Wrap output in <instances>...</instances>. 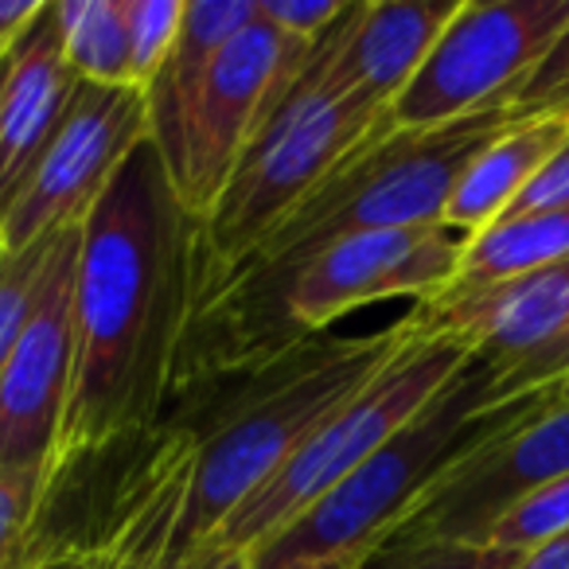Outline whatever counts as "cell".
<instances>
[{
  "instance_id": "6da1fadb",
  "label": "cell",
  "mask_w": 569,
  "mask_h": 569,
  "mask_svg": "<svg viewBox=\"0 0 569 569\" xmlns=\"http://www.w3.org/2000/svg\"><path fill=\"white\" fill-rule=\"evenodd\" d=\"M199 312V219L144 137L82 219L74 375L51 472L157 421Z\"/></svg>"
},
{
  "instance_id": "7a4b0ae2",
  "label": "cell",
  "mask_w": 569,
  "mask_h": 569,
  "mask_svg": "<svg viewBox=\"0 0 569 569\" xmlns=\"http://www.w3.org/2000/svg\"><path fill=\"white\" fill-rule=\"evenodd\" d=\"M550 398H558V382L507 402L496 367L468 356L410 426L398 429L281 535L253 546L246 553L250 569H359L468 452Z\"/></svg>"
},
{
  "instance_id": "3957f363",
  "label": "cell",
  "mask_w": 569,
  "mask_h": 569,
  "mask_svg": "<svg viewBox=\"0 0 569 569\" xmlns=\"http://www.w3.org/2000/svg\"><path fill=\"white\" fill-rule=\"evenodd\" d=\"M406 340L410 320L402 317L363 340L317 332L266 363H253V379L234 398L214 406L211 426L188 429L196 441V468L168 558L183 561L199 542H207L348 398H356L390 363Z\"/></svg>"
},
{
  "instance_id": "277c9868",
  "label": "cell",
  "mask_w": 569,
  "mask_h": 569,
  "mask_svg": "<svg viewBox=\"0 0 569 569\" xmlns=\"http://www.w3.org/2000/svg\"><path fill=\"white\" fill-rule=\"evenodd\" d=\"M507 126V110H483L433 129H398L390 118V126L359 144L289 219L277 222L227 281L214 284L199 312L230 289L277 281L336 238L441 222L465 168Z\"/></svg>"
},
{
  "instance_id": "5b68a950",
  "label": "cell",
  "mask_w": 569,
  "mask_h": 569,
  "mask_svg": "<svg viewBox=\"0 0 569 569\" xmlns=\"http://www.w3.org/2000/svg\"><path fill=\"white\" fill-rule=\"evenodd\" d=\"M382 126H390V106L320 87L305 74L301 59L199 222V305Z\"/></svg>"
},
{
  "instance_id": "8992f818",
  "label": "cell",
  "mask_w": 569,
  "mask_h": 569,
  "mask_svg": "<svg viewBox=\"0 0 569 569\" xmlns=\"http://www.w3.org/2000/svg\"><path fill=\"white\" fill-rule=\"evenodd\" d=\"M468 356L472 351H465L457 340L426 336L410 325V340L390 356V363L356 398H348L211 538L250 553L266 538L281 535L343 476L379 452L398 429L410 426Z\"/></svg>"
},
{
  "instance_id": "52a82bcc",
  "label": "cell",
  "mask_w": 569,
  "mask_h": 569,
  "mask_svg": "<svg viewBox=\"0 0 569 569\" xmlns=\"http://www.w3.org/2000/svg\"><path fill=\"white\" fill-rule=\"evenodd\" d=\"M566 24L569 0H460L390 118L398 129H433L507 110Z\"/></svg>"
},
{
  "instance_id": "ba28073f",
  "label": "cell",
  "mask_w": 569,
  "mask_h": 569,
  "mask_svg": "<svg viewBox=\"0 0 569 569\" xmlns=\"http://www.w3.org/2000/svg\"><path fill=\"white\" fill-rule=\"evenodd\" d=\"M410 325L488 359L507 402L535 395L569 375V258L511 281L418 301Z\"/></svg>"
},
{
  "instance_id": "9c48e42d",
  "label": "cell",
  "mask_w": 569,
  "mask_h": 569,
  "mask_svg": "<svg viewBox=\"0 0 569 569\" xmlns=\"http://www.w3.org/2000/svg\"><path fill=\"white\" fill-rule=\"evenodd\" d=\"M569 472V406L550 398L511 429L468 452L379 550L429 542H488L491 527L519 499ZM375 550V553H379Z\"/></svg>"
},
{
  "instance_id": "30bf717a",
  "label": "cell",
  "mask_w": 569,
  "mask_h": 569,
  "mask_svg": "<svg viewBox=\"0 0 569 569\" xmlns=\"http://www.w3.org/2000/svg\"><path fill=\"white\" fill-rule=\"evenodd\" d=\"M309 48L312 43L284 40L253 12L250 24L214 56L191 106L180 168L172 172L176 196L199 222L222 196L266 110L293 82Z\"/></svg>"
},
{
  "instance_id": "8fae6325",
  "label": "cell",
  "mask_w": 569,
  "mask_h": 569,
  "mask_svg": "<svg viewBox=\"0 0 569 569\" xmlns=\"http://www.w3.org/2000/svg\"><path fill=\"white\" fill-rule=\"evenodd\" d=\"M149 137L144 90L82 82L40 168L0 219L4 250H24L63 227H79L121 168Z\"/></svg>"
},
{
  "instance_id": "7c38bea8",
  "label": "cell",
  "mask_w": 569,
  "mask_h": 569,
  "mask_svg": "<svg viewBox=\"0 0 569 569\" xmlns=\"http://www.w3.org/2000/svg\"><path fill=\"white\" fill-rule=\"evenodd\" d=\"M79 227H63L36 317L0 371V468L51 472L74 375V266ZM56 480V472H51Z\"/></svg>"
},
{
  "instance_id": "4fadbf2b",
  "label": "cell",
  "mask_w": 569,
  "mask_h": 569,
  "mask_svg": "<svg viewBox=\"0 0 569 569\" xmlns=\"http://www.w3.org/2000/svg\"><path fill=\"white\" fill-rule=\"evenodd\" d=\"M79 74L71 71L59 40L56 12L43 4L40 17L9 48V87L0 102V219L40 168L63 126Z\"/></svg>"
},
{
  "instance_id": "5bb4252c",
  "label": "cell",
  "mask_w": 569,
  "mask_h": 569,
  "mask_svg": "<svg viewBox=\"0 0 569 569\" xmlns=\"http://www.w3.org/2000/svg\"><path fill=\"white\" fill-rule=\"evenodd\" d=\"M253 20V0H196L183 4L180 36L172 56L144 87V113H149V141L160 149L168 172L180 168L183 137L196 94L211 71L214 56Z\"/></svg>"
},
{
  "instance_id": "9a60e30c",
  "label": "cell",
  "mask_w": 569,
  "mask_h": 569,
  "mask_svg": "<svg viewBox=\"0 0 569 569\" xmlns=\"http://www.w3.org/2000/svg\"><path fill=\"white\" fill-rule=\"evenodd\" d=\"M569 141V121L566 118H535V121H515L499 137H491L476 160L465 168L457 180L449 207H445L441 222L460 227L468 234L491 227L503 219L507 207L527 191V183L558 157V149Z\"/></svg>"
},
{
  "instance_id": "2e32d148",
  "label": "cell",
  "mask_w": 569,
  "mask_h": 569,
  "mask_svg": "<svg viewBox=\"0 0 569 569\" xmlns=\"http://www.w3.org/2000/svg\"><path fill=\"white\" fill-rule=\"evenodd\" d=\"M196 468V441L188 429L164 441L157 457L149 460L141 483L129 491V503L121 507L118 527L110 530L113 569H180L183 561L168 558V542L180 522L183 499L191 488Z\"/></svg>"
},
{
  "instance_id": "e0dca14e",
  "label": "cell",
  "mask_w": 569,
  "mask_h": 569,
  "mask_svg": "<svg viewBox=\"0 0 569 569\" xmlns=\"http://www.w3.org/2000/svg\"><path fill=\"white\" fill-rule=\"evenodd\" d=\"M561 258H569V207H561V211L503 214V219H496L491 227L476 230L468 238L457 277H452L445 293L511 281V277L535 273V269L553 266Z\"/></svg>"
},
{
  "instance_id": "ac0fdd59",
  "label": "cell",
  "mask_w": 569,
  "mask_h": 569,
  "mask_svg": "<svg viewBox=\"0 0 569 569\" xmlns=\"http://www.w3.org/2000/svg\"><path fill=\"white\" fill-rule=\"evenodd\" d=\"M71 71L98 87H133L126 0H51Z\"/></svg>"
},
{
  "instance_id": "d6986e66",
  "label": "cell",
  "mask_w": 569,
  "mask_h": 569,
  "mask_svg": "<svg viewBox=\"0 0 569 569\" xmlns=\"http://www.w3.org/2000/svg\"><path fill=\"white\" fill-rule=\"evenodd\" d=\"M56 242H59V230L40 238V242L24 246V250L0 253V371H4L12 348L24 336L28 320L36 317L51 258H56Z\"/></svg>"
},
{
  "instance_id": "ffe728a7",
  "label": "cell",
  "mask_w": 569,
  "mask_h": 569,
  "mask_svg": "<svg viewBox=\"0 0 569 569\" xmlns=\"http://www.w3.org/2000/svg\"><path fill=\"white\" fill-rule=\"evenodd\" d=\"M569 530V472L558 476V480L542 483L538 491H530L527 499L511 507L503 519L491 527L488 542L503 546V550L527 553L535 550L538 542Z\"/></svg>"
},
{
  "instance_id": "44dd1931",
  "label": "cell",
  "mask_w": 569,
  "mask_h": 569,
  "mask_svg": "<svg viewBox=\"0 0 569 569\" xmlns=\"http://www.w3.org/2000/svg\"><path fill=\"white\" fill-rule=\"evenodd\" d=\"M129 12V71L133 87L144 90L164 59L172 56L176 36H180L183 0H126Z\"/></svg>"
},
{
  "instance_id": "7402d4cb",
  "label": "cell",
  "mask_w": 569,
  "mask_h": 569,
  "mask_svg": "<svg viewBox=\"0 0 569 569\" xmlns=\"http://www.w3.org/2000/svg\"><path fill=\"white\" fill-rule=\"evenodd\" d=\"M56 480L40 468H0V569L28 553V535Z\"/></svg>"
},
{
  "instance_id": "603a6c76",
  "label": "cell",
  "mask_w": 569,
  "mask_h": 569,
  "mask_svg": "<svg viewBox=\"0 0 569 569\" xmlns=\"http://www.w3.org/2000/svg\"><path fill=\"white\" fill-rule=\"evenodd\" d=\"M535 118H566L569 121V24L558 40L546 48L530 79L515 90L507 106V121H535Z\"/></svg>"
},
{
  "instance_id": "cb8c5ba5",
  "label": "cell",
  "mask_w": 569,
  "mask_h": 569,
  "mask_svg": "<svg viewBox=\"0 0 569 569\" xmlns=\"http://www.w3.org/2000/svg\"><path fill=\"white\" fill-rule=\"evenodd\" d=\"M522 553L491 542H429L410 550H379L359 569H519Z\"/></svg>"
},
{
  "instance_id": "d4e9b609",
  "label": "cell",
  "mask_w": 569,
  "mask_h": 569,
  "mask_svg": "<svg viewBox=\"0 0 569 569\" xmlns=\"http://www.w3.org/2000/svg\"><path fill=\"white\" fill-rule=\"evenodd\" d=\"M343 9L348 0H253L261 24L297 43H317L340 20Z\"/></svg>"
},
{
  "instance_id": "484cf974",
  "label": "cell",
  "mask_w": 569,
  "mask_h": 569,
  "mask_svg": "<svg viewBox=\"0 0 569 569\" xmlns=\"http://www.w3.org/2000/svg\"><path fill=\"white\" fill-rule=\"evenodd\" d=\"M569 207V141L558 149V157L527 183L519 199L507 207V214H530V211H561Z\"/></svg>"
},
{
  "instance_id": "4316f807",
  "label": "cell",
  "mask_w": 569,
  "mask_h": 569,
  "mask_svg": "<svg viewBox=\"0 0 569 569\" xmlns=\"http://www.w3.org/2000/svg\"><path fill=\"white\" fill-rule=\"evenodd\" d=\"M9 569H113V542L110 535L102 542H71V546H56V550H28L17 566Z\"/></svg>"
},
{
  "instance_id": "83f0119b",
  "label": "cell",
  "mask_w": 569,
  "mask_h": 569,
  "mask_svg": "<svg viewBox=\"0 0 569 569\" xmlns=\"http://www.w3.org/2000/svg\"><path fill=\"white\" fill-rule=\"evenodd\" d=\"M180 569H250V558H246L242 550L222 546L219 538H207V542H199L196 550L183 558Z\"/></svg>"
},
{
  "instance_id": "f1b7e54d",
  "label": "cell",
  "mask_w": 569,
  "mask_h": 569,
  "mask_svg": "<svg viewBox=\"0 0 569 569\" xmlns=\"http://www.w3.org/2000/svg\"><path fill=\"white\" fill-rule=\"evenodd\" d=\"M43 0H0V56L17 43V36L40 17Z\"/></svg>"
},
{
  "instance_id": "f546056e",
  "label": "cell",
  "mask_w": 569,
  "mask_h": 569,
  "mask_svg": "<svg viewBox=\"0 0 569 569\" xmlns=\"http://www.w3.org/2000/svg\"><path fill=\"white\" fill-rule=\"evenodd\" d=\"M519 569H569V530L538 542L535 550L522 553Z\"/></svg>"
},
{
  "instance_id": "4dcf8cb0",
  "label": "cell",
  "mask_w": 569,
  "mask_h": 569,
  "mask_svg": "<svg viewBox=\"0 0 569 569\" xmlns=\"http://www.w3.org/2000/svg\"><path fill=\"white\" fill-rule=\"evenodd\" d=\"M4 87H9V51L0 56V102H4Z\"/></svg>"
},
{
  "instance_id": "1f68e13d",
  "label": "cell",
  "mask_w": 569,
  "mask_h": 569,
  "mask_svg": "<svg viewBox=\"0 0 569 569\" xmlns=\"http://www.w3.org/2000/svg\"><path fill=\"white\" fill-rule=\"evenodd\" d=\"M558 398H561V402H566V406H569V375H566V379H561V382H558Z\"/></svg>"
},
{
  "instance_id": "d6a6232c",
  "label": "cell",
  "mask_w": 569,
  "mask_h": 569,
  "mask_svg": "<svg viewBox=\"0 0 569 569\" xmlns=\"http://www.w3.org/2000/svg\"><path fill=\"white\" fill-rule=\"evenodd\" d=\"M0 253H4V230H0Z\"/></svg>"
}]
</instances>
